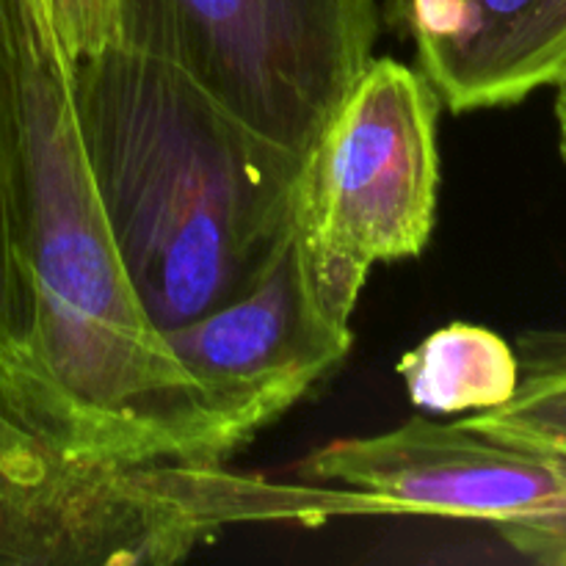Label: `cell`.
<instances>
[{
	"mask_svg": "<svg viewBox=\"0 0 566 566\" xmlns=\"http://www.w3.org/2000/svg\"><path fill=\"white\" fill-rule=\"evenodd\" d=\"M22 125V258L33 326L0 407L70 453L227 464L191 376L149 321L111 235L72 103V61L11 0Z\"/></svg>",
	"mask_w": 566,
	"mask_h": 566,
	"instance_id": "obj_1",
	"label": "cell"
},
{
	"mask_svg": "<svg viewBox=\"0 0 566 566\" xmlns=\"http://www.w3.org/2000/svg\"><path fill=\"white\" fill-rule=\"evenodd\" d=\"M72 103L111 235L160 335L263 274L291 232L298 155L119 42L72 64Z\"/></svg>",
	"mask_w": 566,
	"mask_h": 566,
	"instance_id": "obj_2",
	"label": "cell"
},
{
	"mask_svg": "<svg viewBox=\"0 0 566 566\" xmlns=\"http://www.w3.org/2000/svg\"><path fill=\"white\" fill-rule=\"evenodd\" d=\"M392 514L315 481L70 453L0 407V566H171L232 525Z\"/></svg>",
	"mask_w": 566,
	"mask_h": 566,
	"instance_id": "obj_3",
	"label": "cell"
},
{
	"mask_svg": "<svg viewBox=\"0 0 566 566\" xmlns=\"http://www.w3.org/2000/svg\"><path fill=\"white\" fill-rule=\"evenodd\" d=\"M440 97L420 70L370 59L298 166L291 232L310 291L352 324L379 263L418 258L440 199Z\"/></svg>",
	"mask_w": 566,
	"mask_h": 566,
	"instance_id": "obj_4",
	"label": "cell"
},
{
	"mask_svg": "<svg viewBox=\"0 0 566 566\" xmlns=\"http://www.w3.org/2000/svg\"><path fill=\"white\" fill-rule=\"evenodd\" d=\"M379 0H119L116 42L302 158L374 59Z\"/></svg>",
	"mask_w": 566,
	"mask_h": 566,
	"instance_id": "obj_5",
	"label": "cell"
},
{
	"mask_svg": "<svg viewBox=\"0 0 566 566\" xmlns=\"http://www.w3.org/2000/svg\"><path fill=\"white\" fill-rule=\"evenodd\" d=\"M302 475L376 497L392 514L486 523L528 562L566 566L564 457L415 415L381 434L326 442Z\"/></svg>",
	"mask_w": 566,
	"mask_h": 566,
	"instance_id": "obj_6",
	"label": "cell"
},
{
	"mask_svg": "<svg viewBox=\"0 0 566 566\" xmlns=\"http://www.w3.org/2000/svg\"><path fill=\"white\" fill-rule=\"evenodd\" d=\"M164 340L197 385L232 459L348 357L354 335L315 302L287 232L247 291L166 329Z\"/></svg>",
	"mask_w": 566,
	"mask_h": 566,
	"instance_id": "obj_7",
	"label": "cell"
},
{
	"mask_svg": "<svg viewBox=\"0 0 566 566\" xmlns=\"http://www.w3.org/2000/svg\"><path fill=\"white\" fill-rule=\"evenodd\" d=\"M398 31L453 114L523 103L566 64V0H412Z\"/></svg>",
	"mask_w": 566,
	"mask_h": 566,
	"instance_id": "obj_8",
	"label": "cell"
},
{
	"mask_svg": "<svg viewBox=\"0 0 566 566\" xmlns=\"http://www.w3.org/2000/svg\"><path fill=\"white\" fill-rule=\"evenodd\" d=\"M398 376L420 412L473 415L503 407L514 396L520 363L497 332L453 321L403 354Z\"/></svg>",
	"mask_w": 566,
	"mask_h": 566,
	"instance_id": "obj_9",
	"label": "cell"
},
{
	"mask_svg": "<svg viewBox=\"0 0 566 566\" xmlns=\"http://www.w3.org/2000/svg\"><path fill=\"white\" fill-rule=\"evenodd\" d=\"M31 285L22 258V125L11 48V0H0V374L28 348Z\"/></svg>",
	"mask_w": 566,
	"mask_h": 566,
	"instance_id": "obj_10",
	"label": "cell"
},
{
	"mask_svg": "<svg viewBox=\"0 0 566 566\" xmlns=\"http://www.w3.org/2000/svg\"><path fill=\"white\" fill-rule=\"evenodd\" d=\"M514 352L520 363L514 396L459 423L495 442L566 459V329L525 332Z\"/></svg>",
	"mask_w": 566,
	"mask_h": 566,
	"instance_id": "obj_11",
	"label": "cell"
},
{
	"mask_svg": "<svg viewBox=\"0 0 566 566\" xmlns=\"http://www.w3.org/2000/svg\"><path fill=\"white\" fill-rule=\"evenodd\" d=\"M22 3L72 64L116 42L119 0H22Z\"/></svg>",
	"mask_w": 566,
	"mask_h": 566,
	"instance_id": "obj_12",
	"label": "cell"
},
{
	"mask_svg": "<svg viewBox=\"0 0 566 566\" xmlns=\"http://www.w3.org/2000/svg\"><path fill=\"white\" fill-rule=\"evenodd\" d=\"M556 125H558V149H562V158L566 164V64L562 66L556 77Z\"/></svg>",
	"mask_w": 566,
	"mask_h": 566,
	"instance_id": "obj_13",
	"label": "cell"
},
{
	"mask_svg": "<svg viewBox=\"0 0 566 566\" xmlns=\"http://www.w3.org/2000/svg\"><path fill=\"white\" fill-rule=\"evenodd\" d=\"M409 3H412V0H385V6H381V17L396 28L398 22H401L403 11H407Z\"/></svg>",
	"mask_w": 566,
	"mask_h": 566,
	"instance_id": "obj_14",
	"label": "cell"
}]
</instances>
